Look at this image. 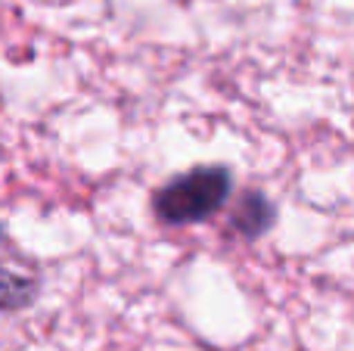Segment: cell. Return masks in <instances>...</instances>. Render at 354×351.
<instances>
[{"label": "cell", "instance_id": "obj_1", "mask_svg": "<svg viewBox=\"0 0 354 351\" xmlns=\"http://www.w3.org/2000/svg\"><path fill=\"white\" fill-rule=\"evenodd\" d=\"M230 196V171L224 165H199L177 174L153 196V211L162 224L183 227L212 218Z\"/></svg>", "mask_w": 354, "mask_h": 351}, {"label": "cell", "instance_id": "obj_2", "mask_svg": "<svg viewBox=\"0 0 354 351\" xmlns=\"http://www.w3.org/2000/svg\"><path fill=\"white\" fill-rule=\"evenodd\" d=\"M274 215L277 211H274V205H270V199L255 190V193H245V196L233 205L230 227H233V234L245 236V240H255V236H261L270 230Z\"/></svg>", "mask_w": 354, "mask_h": 351}, {"label": "cell", "instance_id": "obj_3", "mask_svg": "<svg viewBox=\"0 0 354 351\" xmlns=\"http://www.w3.org/2000/svg\"><path fill=\"white\" fill-rule=\"evenodd\" d=\"M37 292V274L25 265L12 267L10 261H0V311H19L31 305Z\"/></svg>", "mask_w": 354, "mask_h": 351}]
</instances>
